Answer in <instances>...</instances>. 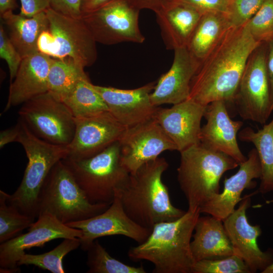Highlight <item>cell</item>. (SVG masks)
Instances as JSON below:
<instances>
[{
	"label": "cell",
	"instance_id": "24",
	"mask_svg": "<svg viewBox=\"0 0 273 273\" xmlns=\"http://www.w3.org/2000/svg\"><path fill=\"white\" fill-rule=\"evenodd\" d=\"M190 248L195 262L226 257L234 254L223 221L211 215L199 216Z\"/></svg>",
	"mask_w": 273,
	"mask_h": 273
},
{
	"label": "cell",
	"instance_id": "32",
	"mask_svg": "<svg viewBox=\"0 0 273 273\" xmlns=\"http://www.w3.org/2000/svg\"><path fill=\"white\" fill-rule=\"evenodd\" d=\"M86 251L88 273L146 272L143 265L130 266L112 257L97 240L91 244Z\"/></svg>",
	"mask_w": 273,
	"mask_h": 273
},
{
	"label": "cell",
	"instance_id": "9",
	"mask_svg": "<svg viewBox=\"0 0 273 273\" xmlns=\"http://www.w3.org/2000/svg\"><path fill=\"white\" fill-rule=\"evenodd\" d=\"M267 42L260 43L250 55L233 103L245 120L266 123L271 108L269 83L266 68Z\"/></svg>",
	"mask_w": 273,
	"mask_h": 273
},
{
	"label": "cell",
	"instance_id": "44",
	"mask_svg": "<svg viewBox=\"0 0 273 273\" xmlns=\"http://www.w3.org/2000/svg\"><path fill=\"white\" fill-rule=\"evenodd\" d=\"M17 7L16 0H0L1 16L8 11H13Z\"/></svg>",
	"mask_w": 273,
	"mask_h": 273
},
{
	"label": "cell",
	"instance_id": "34",
	"mask_svg": "<svg viewBox=\"0 0 273 273\" xmlns=\"http://www.w3.org/2000/svg\"><path fill=\"white\" fill-rule=\"evenodd\" d=\"M192 273H251L244 260L234 254L215 259H203L195 262Z\"/></svg>",
	"mask_w": 273,
	"mask_h": 273
},
{
	"label": "cell",
	"instance_id": "38",
	"mask_svg": "<svg viewBox=\"0 0 273 273\" xmlns=\"http://www.w3.org/2000/svg\"><path fill=\"white\" fill-rule=\"evenodd\" d=\"M194 7L202 13L219 12L226 14L231 0H180Z\"/></svg>",
	"mask_w": 273,
	"mask_h": 273
},
{
	"label": "cell",
	"instance_id": "37",
	"mask_svg": "<svg viewBox=\"0 0 273 273\" xmlns=\"http://www.w3.org/2000/svg\"><path fill=\"white\" fill-rule=\"evenodd\" d=\"M82 0H50V8L61 14L74 19H81Z\"/></svg>",
	"mask_w": 273,
	"mask_h": 273
},
{
	"label": "cell",
	"instance_id": "20",
	"mask_svg": "<svg viewBox=\"0 0 273 273\" xmlns=\"http://www.w3.org/2000/svg\"><path fill=\"white\" fill-rule=\"evenodd\" d=\"M239 166L235 174L224 179L222 193L213 195L204 203L200 208V213L223 221L235 211V206L242 200L243 191L256 187L257 183L253 180L260 178L261 169L255 148L249 151L247 160Z\"/></svg>",
	"mask_w": 273,
	"mask_h": 273
},
{
	"label": "cell",
	"instance_id": "7",
	"mask_svg": "<svg viewBox=\"0 0 273 273\" xmlns=\"http://www.w3.org/2000/svg\"><path fill=\"white\" fill-rule=\"evenodd\" d=\"M110 205L90 202L62 160L53 167L42 187L37 217L48 213L66 224L99 214Z\"/></svg>",
	"mask_w": 273,
	"mask_h": 273
},
{
	"label": "cell",
	"instance_id": "1",
	"mask_svg": "<svg viewBox=\"0 0 273 273\" xmlns=\"http://www.w3.org/2000/svg\"><path fill=\"white\" fill-rule=\"evenodd\" d=\"M260 43L246 24L231 28L201 62L192 79L189 99L204 106L219 100L233 103L247 61Z\"/></svg>",
	"mask_w": 273,
	"mask_h": 273
},
{
	"label": "cell",
	"instance_id": "39",
	"mask_svg": "<svg viewBox=\"0 0 273 273\" xmlns=\"http://www.w3.org/2000/svg\"><path fill=\"white\" fill-rule=\"evenodd\" d=\"M20 14L26 17L45 12L50 8V0H20Z\"/></svg>",
	"mask_w": 273,
	"mask_h": 273
},
{
	"label": "cell",
	"instance_id": "23",
	"mask_svg": "<svg viewBox=\"0 0 273 273\" xmlns=\"http://www.w3.org/2000/svg\"><path fill=\"white\" fill-rule=\"evenodd\" d=\"M203 14L180 0H170L164 8L155 13L166 49L174 51L187 47Z\"/></svg>",
	"mask_w": 273,
	"mask_h": 273
},
{
	"label": "cell",
	"instance_id": "18",
	"mask_svg": "<svg viewBox=\"0 0 273 273\" xmlns=\"http://www.w3.org/2000/svg\"><path fill=\"white\" fill-rule=\"evenodd\" d=\"M206 106L191 99L157 109L153 118L180 152L200 143L201 122Z\"/></svg>",
	"mask_w": 273,
	"mask_h": 273
},
{
	"label": "cell",
	"instance_id": "43",
	"mask_svg": "<svg viewBox=\"0 0 273 273\" xmlns=\"http://www.w3.org/2000/svg\"><path fill=\"white\" fill-rule=\"evenodd\" d=\"M112 0H82V15L94 12Z\"/></svg>",
	"mask_w": 273,
	"mask_h": 273
},
{
	"label": "cell",
	"instance_id": "16",
	"mask_svg": "<svg viewBox=\"0 0 273 273\" xmlns=\"http://www.w3.org/2000/svg\"><path fill=\"white\" fill-rule=\"evenodd\" d=\"M75 118V117H74ZM75 130L66 158L92 157L118 141L126 128L108 111L75 118Z\"/></svg>",
	"mask_w": 273,
	"mask_h": 273
},
{
	"label": "cell",
	"instance_id": "45",
	"mask_svg": "<svg viewBox=\"0 0 273 273\" xmlns=\"http://www.w3.org/2000/svg\"><path fill=\"white\" fill-rule=\"evenodd\" d=\"M262 273H273V262L263 270Z\"/></svg>",
	"mask_w": 273,
	"mask_h": 273
},
{
	"label": "cell",
	"instance_id": "25",
	"mask_svg": "<svg viewBox=\"0 0 273 273\" xmlns=\"http://www.w3.org/2000/svg\"><path fill=\"white\" fill-rule=\"evenodd\" d=\"M1 17L8 28L10 40L22 59L39 52V38L49 23L46 12L26 17L9 11Z\"/></svg>",
	"mask_w": 273,
	"mask_h": 273
},
{
	"label": "cell",
	"instance_id": "30",
	"mask_svg": "<svg viewBox=\"0 0 273 273\" xmlns=\"http://www.w3.org/2000/svg\"><path fill=\"white\" fill-rule=\"evenodd\" d=\"M79 246V238L64 239L59 245L49 252L37 255L25 253L20 257L17 264L19 266L33 265L52 273H64L65 272L63 265L64 257Z\"/></svg>",
	"mask_w": 273,
	"mask_h": 273
},
{
	"label": "cell",
	"instance_id": "33",
	"mask_svg": "<svg viewBox=\"0 0 273 273\" xmlns=\"http://www.w3.org/2000/svg\"><path fill=\"white\" fill-rule=\"evenodd\" d=\"M255 40L267 42L273 37V0H263L257 13L246 23Z\"/></svg>",
	"mask_w": 273,
	"mask_h": 273
},
{
	"label": "cell",
	"instance_id": "26",
	"mask_svg": "<svg viewBox=\"0 0 273 273\" xmlns=\"http://www.w3.org/2000/svg\"><path fill=\"white\" fill-rule=\"evenodd\" d=\"M232 28L225 13L205 12L197 24L186 48L201 63Z\"/></svg>",
	"mask_w": 273,
	"mask_h": 273
},
{
	"label": "cell",
	"instance_id": "4",
	"mask_svg": "<svg viewBox=\"0 0 273 273\" xmlns=\"http://www.w3.org/2000/svg\"><path fill=\"white\" fill-rule=\"evenodd\" d=\"M180 154L177 180L191 211L200 210L210 198L219 194L222 175L239 166L231 156L201 143Z\"/></svg>",
	"mask_w": 273,
	"mask_h": 273
},
{
	"label": "cell",
	"instance_id": "42",
	"mask_svg": "<svg viewBox=\"0 0 273 273\" xmlns=\"http://www.w3.org/2000/svg\"><path fill=\"white\" fill-rule=\"evenodd\" d=\"M19 132L18 123L13 127L4 130L0 133V147L2 149L6 145L17 142Z\"/></svg>",
	"mask_w": 273,
	"mask_h": 273
},
{
	"label": "cell",
	"instance_id": "31",
	"mask_svg": "<svg viewBox=\"0 0 273 273\" xmlns=\"http://www.w3.org/2000/svg\"><path fill=\"white\" fill-rule=\"evenodd\" d=\"M35 219L22 213L7 199V193L0 191V244L21 234L29 228Z\"/></svg>",
	"mask_w": 273,
	"mask_h": 273
},
{
	"label": "cell",
	"instance_id": "29",
	"mask_svg": "<svg viewBox=\"0 0 273 273\" xmlns=\"http://www.w3.org/2000/svg\"><path fill=\"white\" fill-rule=\"evenodd\" d=\"M62 102L69 108L75 118L108 111L101 95L88 78L80 80Z\"/></svg>",
	"mask_w": 273,
	"mask_h": 273
},
{
	"label": "cell",
	"instance_id": "27",
	"mask_svg": "<svg viewBox=\"0 0 273 273\" xmlns=\"http://www.w3.org/2000/svg\"><path fill=\"white\" fill-rule=\"evenodd\" d=\"M238 136L241 141L253 144L257 151L261 169L258 192L265 194L273 192V118L256 131L246 127Z\"/></svg>",
	"mask_w": 273,
	"mask_h": 273
},
{
	"label": "cell",
	"instance_id": "41",
	"mask_svg": "<svg viewBox=\"0 0 273 273\" xmlns=\"http://www.w3.org/2000/svg\"><path fill=\"white\" fill-rule=\"evenodd\" d=\"M266 68L268 73L271 108L273 110V37L267 42Z\"/></svg>",
	"mask_w": 273,
	"mask_h": 273
},
{
	"label": "cell",
	"instance_id": "17",
	"mask_svg": "<svg viewBox=\"0 0 273 273\" xmlns=\"http://www.w3.org/2000/svg\"><path fill=\"white\" fill-rule=\"evenodd\" d=\"M154 82L132 89L94 85L109 112L126 128L153 118L158 108L151 102L150 95Z\"/></svg>",
	"mask_w": 273,
	"mask_h": 273
},
{
	"label": "cell",
	"instance_id": "11",
	"mask_svg": "<svg viewBox=\"0 0 273 273\" xmlns=\"http://www.w3.org/2000/svg\"><path fill=\"white\" fill-rule=\"evenodd\" d=\"M140 12L129 0H112L81 19L97 42L142 43L145 37L139 27Z\"/></svg>",
	"mask_w": 273,
	"mask_h": 273
},
{
	"label": "cell",
	"instance_id": "12",
	"mask_svg": "<svg viewBox=\"0 0 273 273\" xmlns=\"http://www.w3.org/2000/svg\"><path fill=\"white\" fill-rule=\"evenodd\" d=\"M118 143L121 164L130 173L157 159L164 151L177 150L175 144L154 118L126 127Z\"/></svg>",
	"mask_w": 273,
	"mask_h": 273
},
{
	"label": "cell",
	"instance_id": "3",
	"mask_svg": "<svg viewBox=\"0 0 273 273\" xmlns=\"http://www.w3.org/2000/svg\"><path fill=\"white\" fill-rule=\"evenodd\" d=\"M199 210H188L180 218L156 224L148 238L128 251L133 261H149L154 273H192L195 263L190 243Z\"/></svg>",
	"mask_w": 273,
	"mask_h": 273
},
{
	"label": "cell",
	"instance_id": "14",
	"mask_svg": "<svg viewBox=\"0 0 273 273\" xmlns=\"http://www.w3.org/2000/svg\"><path fill=\"white\" fill-rule=\"evenodd\" d=\"M257 193L245 195L238 208L223 220L234 254L244 260L251 273L262 272L273 262V249L262 251L257 244V238L262 233L260 226L250 224L246 215L251 197Z\"/></svg>",
	"mask_w": 273,
	"mask_h": 273
},
{
	"label": "cell",
	"instance_id": "2",
	"mask_svg": "<svg viewBox=\"0 0 273 273\" xmlns=\"http://www.w3.org/2000/svg\"><path fill=\"white\" fill-rule=\"evenodd\" d=\"M168 166L164 158L150 161L130 173L126 184L116 192L126 213L143 227L152 229L156 224L176 220L186 212L172 204L162 181Z\"/></svg>",
	"mask_w": 273,
	"mask_h": 273
},
{
	"label": "cell",
	"instance_id": "5",
	"mask_svg": "<svg viewBox=\"0 0 273 273\" xmlns=\"http://www.w3.org/2000/svg\"><path fill=\"white\" fill-rule=\"evenodd\" d=\"M17 142L23 146L28 163L20 185L8 201L22 213L37 217L39 197L53 167L68 155L67 146L55 145L36 136L20 118Z\"/></svg>",
	"mask_w": 273,
	"mask_h": 273
},
{
	"label": "cell",
	"instance_id": "13",
	"mask_svg": "<svg viewBox=\"0 0 273 273\" xmlns=\"http://www.w3.org/2000/svg\"><path fill=\"white\" fill-rule=\"evenodd\" d=\"M37 220L28 231L0 245V272H17V264L25 250L33 247H42L57 239L80 238V230L69 227L48 213H40Z\"/></svg>",
	"mask_w": 273,
	"mask_h": 273
},
{
	"label": "cell",
	"instance_id": "8",
	"mask_svg": "<svg viewBox=\"0 0 273 273\" xmlns=\"http://www.w3.org/2000/svg\"><path fill=\"white\" fill-rule=\"evenodd\" d=\"M45 12L49 23L39 38V52L55 58H71L84 67L94 64L97 58V42L82 20L51 8Z\"/></svg>",
	"mask_w": 273,
	"mask_h": 273
},
{
	"label": "cell",
	"instance_id": "6",
	"mask_svg": "<svg viewBox=\"0 0 273 273\" xmlns=\"http://www.w3.org/2000/svg\"><path fill=\"white\" fill-rule=\"evenodd\" d=\"M62 160L93 203L111 205L130 175L121 164L118 141L92 157Z\"/></svg>",
	"mask_w": 273,
	"mask_h": 273
},
{
	"label": "cell",
	"instance_id": "36",
	"mask_svg": "<svg viewBox=\"0 0 273 273\" xmlns=\"http://www.w3.org/2000/svg\"><path fill=\"white\" fill-rule=\"evenodd\" d=\"M0 57L5 60L8 65L11 83L16 75L22 58L10 40L2 24L0 25Z\"/></svg>",
	"mask_w": 273,
	"mask_h": 273
},
{
	"label": "cell",
	"instance_id": "28",
	"mask_svg": "<svg viewBox=\"0 0 273 273\" xmlns=\"http://www.w3.org/2000/svg\"><path fill=\"white\" fill-rule=\"evenodd\" d=\"M84 68L71 58L53 59L48 74V92L62 102L80 80L88 78Z\"/></svg>",
	"mask_w": 273,
	"mask_h": 273
},
{
	"label": "cell",
	"instance_id": "22",
	"mask_svg": "<svg viewBox=\"0 0 273 273\" xmlns=\"http://www.w3.org/2000/svg\"><path fill=\"white\" fill-rule=\"evenodd\" d=\"M53 58L40 52L22 59L10 83L5 111L48 92V74Z\"/></svg>",
	"mask_w": 273,
	"mask_h": 273
},
{
	"label": "cell",
	"instance_id": "35",
	"mask_svg": "<svg viewBox=\"0 0 273 273\" xmlns=\"http://www.w3.org/2000/svg\"><path fill=\"white\" fill-rule=\"evenodd\" d=\"M263 0H231L226 15L232 27L246 24L257 13Z\"/></svg>",
	"mask_w": 273,
	"mask_h": 273
},
{
	"label": "cell",
	"instance_id": "21",
	"mask_svg": "<svg viewBox=\"0 0 273 273\" xmlns=\"http://www.w3.org/2000/svg\"><path fill=\"white\" fill-rule=\"evenodd\" d=\"M174 58L169 70L162 74L150 95L152 103L174 105L189 99L191 82L201 63L186 47L174 50Z\"/></svg>",
	"mask_w": 273,
	"mask_h": 273
},
{
	"label": "cell",
	"instance_id": "10",
	"mask_svg": "<svg viewBox=\"0 0 273 273\" xmlns=\"http://www.w3.org/2000/svg\"><path fill=\"white\" fill-rule=\"evenodd\" d=\"M19 114L36 136L48 142L67 146L73 138L75 121L72 113L49 92L23 103Z\"/></svg>",
	"mask_w": 273,
	"mask_h": 273
},
{
	"label": "cell",
	"instance_id": "15",
	"mask_svg": "<svg viewBox=\"0 0 273 273\" xmlns=\"http://www.w3.org/2000/svg\"><path fill=\"white\" fill-rule=\"evenodd\" d=\"M66 225L81 231L80 247L83 251H86L98 238L109 236H123L141 244L148 238L152 232V229L138 224L127 215L117 192L113 202L102 213L87 219L69 222Z\"/></svg>",
	"mask_w": 273,
	"mask_h": 273
},
{
	"label": "cell",
	"instance_id": "19",
	"mask_svg": "<svg viewBox=\"0 0 273 273\" xmlns=\"http://www.w3.org/2000/svg\"><path fill=\"white\" fill-rule=\"evenodd\" d=\"M204 117L206 123L201 127L200 143L211 149L227 154L239 164L246 161L247 157L240 150L237 140L243 122L231 119L226 102L216 101L206 105Z\"/></svg>",
	"mask_w": 273,
	"mask_h": 273
},
{
	"label": "cell",
	"instance_id": "40",
	"mask_svg": "<svg viewBox=\"0 0 273 273\" xmlns=\"http://www.w3.org/2000/svg\"><path fill=\"white\" fill-rule=\"evenodd\" d=\"M170 0H129L130 3L140 11L148 9L155 13L158 12Z\"/></svg>",
	"mask_w": 273,
	"mask_h": 273
}]
</instances>
